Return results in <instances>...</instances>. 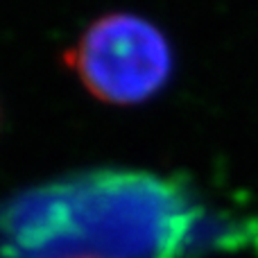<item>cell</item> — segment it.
Listing matches in <instances>:
<instances>
[{"label": "cell", "instance_id": "cell-1", "mask_svg": "<svg viewBox=\"0 0 258 258\" xmlns=\"http://www.w3.org/2000/svg\"><path fill=\"white\" fill-rule=\"evenodd\" d=\"M63 61L95 100L120 107L150 100L172 75V48L165 34L125 12L91 23Z\"/></svg>", "mask_w": 258, "mask_h": 258}]
</instances>
